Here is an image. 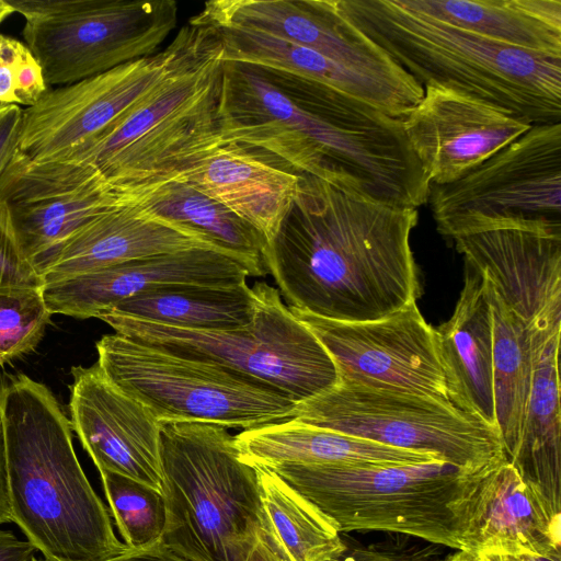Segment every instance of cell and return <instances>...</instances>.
<instances>
[{
    "label": "cell",
    "instance_id": "6da1fadb",
    "mask_svg": "<svg viewBox=\"0 0 561 561\" xmlns=\"http://www.w3.org/2000/svg\"><path fill=\"white\" fill-rule=\"evenodd\" d=\"M216 115L222 140L263 150L298 174L393 206L427 202L431 184L402 118L334 89L291 99L255 68L224 62Z\"/></svg>",
    "mask_w": 561,
    "mask_h": 561
},
{
    "label": "cell",
    "instance_id": "7a4b0ae2",
    "mask_svg": "<svg viewBox=\"0 0 561 561\" xmlns=\"http://www.w3.org/2000/svg\"><path fill=\"white\" fill-rule=\"evenodd\" d=\"M417 208L347 193L299 174L263 262L289 307L347 322L386 318L420 296L411 233Z\"/></svg>",
    "mask_w": 561,
    "mask_h": 561
},
{
    "label": "cell",
    "instance_id": "3957f363",
    "mask_svg": "<svg viewBox=\"0 0 561 561\" xmlns=\"http://www.w3.org/2000/svg\"><path fill=\"white\" fill-rule=\"evenodd\" d=\"M12 523L44 561H110L129 549L75 453L50 390L24 374L0 385Z\"/></svg>",
    "mask_w": 561,
    "mask_h": 561
},
{
    "label": "cell",
    "instance_id": "277c9868",
    "mask_svg": "<svg viewBox=\"0 0 561 561\" xmlns=\"http://www.w3.org/2000/svg\"><path fill=\"white\" fill-rule=\"evenodd\" d=\"M343 15L423 87L437 84L531 126L561 123V57L494 42L401 0H336Z\"/></svg>",
    "mask_w": 561,
    "mask_h": 561
},
{
    "label": "cell",
    "instance_id": "5b68a950",
    "mask_svg": "<svg viewBox=\"0 0 561 561\" xmlns=\"http://www.w3.org/2000/svg\"><path fill=\"white\" fill-rule=\"evenodd\" d=\"M140 101L99 134L50 161L62 182L99 173L115 191L172 173L221 139L217 103L224 61L213 30ZM46 162V161H45Z\"/></svg>",
    "mask_w": 561,
    "mask_h": 561
},
{
    "label": "cell",
    "instance_id": "8992f818",
    "mask_svg": "<svg viewBox=\"0 0 561 561\" xmlns=\"http://www.w3.org/2000/svg\"><path fill=\"white\" fill-rule=\"evenodd\" d=\"M264 467L325 515L341 534L398 533L455 551H463L468 503L490 470H466L442 460Z\"/></svg>",
    "mask_w": 561,
    "mask_h": 561
},
{
    "label": "cell",
    "instance_id": "52a82bcc",
    "mask_svg": "<svg viewBox=\"0 0 561 561\" xmlns=\"http://www.w3.org/2000/svg\"><path fill=\"white\" fill-rule=\"evenodd\" d=\"M160 541L187 561H249L263 508L254 466L226 427L162 423Z\"/></svg>",
    "mask_w": 561,
    "mask_h": 561
},
{
    "label": "cell",
    "instance_id": "ba28073f",
    "mask_svg": "<svg viewBox=\"0 0 561 561\" xmlns=\"http://www.w3.org/2000/svg\"><path fill=\"white\" fill-rule=\"evenodd\" d=\"M252 288L254 317L237 329L185 330L114 313L98 319L135 342L232 370L273 387L296 403L332 388L337 382L335 365L313 333L283 302L276 288L264 282Z\"/></svg>",
    "mask_w": 561,
    "mask_h": 561
},
{
    "label": "cell",
    "instance_id": "9c48e42d",
    "mask_svg": "<svg viewBox=\"0 0 561 561\" xmlns=\"http://www.w3.org/2000/svg\"><path fill=\"white\" fill-rule=\"evenodd\" d=\"M98 366L125 394L162 423L191 422L249 430L294 417L280 391L217 365L176 356L116 332L96 342Z\"/></svg>",
    "mask_w": 561,
    "mask_h": 561
},
{
    "label": "cell",
    "instance_id": "30bf717a",
    "mask_svg": "<svg viewBox=\"0 0 561 561\" xmlns=\"http://www.w3.org/2000/svg\"><path fill=\"white\" fill-rule=\"evenodd\" d=\"M294 420L482 471L507 460L496 427L430 396L340 381L297 403Z\"/></svg>",
    "mask_w": 561,
    "mask_h": 561
},
{
    "label": "cell",
    "instance_id": "8fae6325",
    "mask_svg": "<svg viewBox=\"0 0 561 561\" xmlns=\"http://www.w3.org/2000/svg\"><path fill=\"white\" fill-rule=\"evenodd\" d=\"M48 85H66L156 53L178 23L173 0H7Z\"/></svg>",
    "mask_w": 561,
    "mask_h": 561
},
{
    "label": "cell",
    "instance_id": "7c38bea8",
    "mask_svg": "<svg viewBox=\"0 0 561 561\" xmlns=\"http://www.w3.org/2000/svg\"><path fill=\"white\" fill-rule=\"evenodd\" d=\"M427 202L449 239L501 228L561 233V123L531 126L459 180L431 184Z\"/></svg>",
    "mask_w": 561,
    "mask_h": 561
},
{
    "label": "cell",
    "instance_id": "4fadbf2b",
    "mask_svg": "<svg viewBox=\"0 0 561 561\" xmlns=\"http://www.w3.org/2000/svg\"><path fill=\"white\" fill-rule=\"evenodd\" d=\"M201 32L187 24L149 57L49 90L23 110L18 154L31 162L51 161L99 134L150 92L192 49Z\"/></svg>",
    "mask_w": 561,
    "mask_h": 561
},
{
    "label": "cell",
    "instance_id": "5bb4252c",
    "mask_svg": "<svg viewBox=\"0 0 561 561\" xmlns=\"http://www.w3.org/2000/svg\"><path fill=\"white\" fill-rule=\"evenodd\" d=\"M289 309L329 353L337 380L425 394L454 404L435 329L416 302L386 318L358 322Z\"/></svg>",
    "mask_w": 561,
    "mask_h": 561
},
{
    "label": "cell",
    "instance_id": "9a60e30c",
    "mask_svg": "<svg viewBox=\"0 0 561 561\" xmlns=\"http://www.w3.org/2000/svg\"><path fill=\"white\" fill-rule=\"evenodd\" d=\"M197 26H238L296 44L376 79L419 102L423 87L340 11L336 0H211Z\"/></svg>",
    "mask_w": 561,
    "mask_h": 561
},
{
    "label": "cell",
    "instance_id": "2e32d148",
    "mask_svg": "<svg viewBox=\"0 0 561 561\" xmlns=\"http://www.w3.org/2000/svg\"><path fill=\"white\" fill-rule=\"evenodd\" d=\"M402 118L404 134L430 184L465 176L531 125L458 91L426 84Z\"/></svg>",
    "mask_w": 561,
    "mask_h": 561
},
{
    "label": "cell",
    "instance_id": "e0dca14e",
    "mask_svg": "<svg viewBox=\"0 0 561 561\" xmlns=\"http://www.w3.org/2000/svg\"><path fill=\"white\" fill-rule=\"evenodd\" d=\"M71 375V428L99 472H115L162 493V424L111 383L96 363L72 367Z\"/></svg>",
    "mask_w": 561,
    "mask_h": 561
},
{
    "label": "cell",
    "instance_id": "ac0fdd59",
    "mask_svg": "<svg viewBox=\"0 0 561 561\" xmlns=\"http://www.w3.org/2000/svg\"><path fill=\"white\" fill-rule=\"evenodd\" d=\"M252 270L213 249L158 254L46 283L42 293L51 314L98 318L122 300L150 288L193 284L233 286L247 283Z\"/></svg>",
    "mask_w": 561,
    "mask_h": 561
},
{
    "label": "cell",
    "instance_id": "d6986e66",
    "mask_svg": "<svg viewBox=\"0 0 561 561\" xmlns=\"http://www.w3.org/2000/svg\"><path fill=\"white\" fill-rule=\"evenodd\" d=\"M161 179L186 182L216 199L268 244L293 205L299 174L263 150L219 139Z\"/></svg>",
    "mask_w": 561,
    "mask_h": 561
},
{
    "label": "cell",
    "instance_id": "ffe728a7",
    "mask_svg": "<svg viewBox=\"0 0 561 561\" xmlns=\"http://www.w3.org/2000/svg\"><path fill=\"white\" fill-rule=\"evenodd\" d=\"M453 240L465 263L531 327L561 314V233L501 228Z\"/></svg>",
    "mask_w": 561,
    "mask_h": 561
},
{
    "label": "cell",
    "instance_id": "44dd1931",
    "mask_svg": "<svg viewBox=\"0 0 561 561\" xmlns=\"http://www.w3.org/2000/svg\"><path fill=\"white\" fill-rule=\"evenodd\" d=\"M196 248L221 251L196 233L159 220L134 204L121 203L32 264L46 284L131 260Z\"/></svg>",
    "mask_w": 561,
    "mask_h": 561
},
{
    "label": "cell",
    "instance_id": "7402d4cb",
    "mask_svg": "<svg viewBox=\"0 0 561 561\" xmlns=\"http://www.w3.org/2000/svg\"><path fill=\"white\" fill-rule=\"evenodd\" d=\"M560 528L561 518L505 460L483 476L469 500L463 551L561 558Z\"/></svg>",
    "mask_w": 561,
    "mask_h": 561
},
{
    "label": "cell",
    "instance_id": "603a6c76",
    "mask_svg": "<svg viewBox=\"0 0 561 561\" xmlns=\"http://www.w3.org/2000/svg\"><path fill=\"white\" fill-rule=\"evenodd\" d=\"M208 28L220 44L224 62L253 67L279 89L301 83L321 84L397 118H403L419 104L389 85L309 48L244 27Z\"/></svg>",
    "mask_w": 561,
    "mask_h": 561
},
{
    "label": "cell",
    "instance_id": "cb8c5ba5",
    "mask_svg": "<svg viewBox=\"0 0 561 561\" xmlns=\"http://www.w3.org/2000/svg\"><path fill=\"white\" fill-rule=\"evenodd\" d=\"M561 317L531 328L533 376L522 434L508 460L550 514L561 518Z\"/></svg>",
    "mask_w": 561,
    "mask_h": 561
},
{
    "label": "cell",
    "instance_id": "d4e9b609",
    "mask_svg": "<svg viewBox=\"0 0 561 561\" xmlns=\"http://www.w3.org/2000/svg\"><path fill=\"white\" fill-rule=\"evenodd\" d=\"M435 334L454 405L497 428L491 309L482 275L467 263L454 312Z\"/></svg>",
    "mask_w": 561,
    "mask_h": 561
},
{
    "label": "cell",
    "instance_id": "484cf974",
    "mask_svg": "<svg viewBox=\"0 0 561 561\" xmlns=\"http://www.w3.org/2000/svg\"><path fill=\"white\" fill-rule=\"evenodd\" d=\"M251 465H409L439 458L385 446L294 419L243 430L234 436ZM443 461V460H442Z\"/></svg>",
    "mask_w": 561,
    "mask_h": 561
},
{
    "label": "cell",
    "instance_id": "4316f807",
    "mask_svg": "<svg viewBox=\"0 0 561 561\" xmlns=\"http://www.w3.org/2000/svg\"><path fill=\"white\" fill-rule=\"evenodd\" d=\"M122 203L201 236L219 250L247 264L253 276H263L266 240L248 222L191 184L161 179L116 191Z\"/></svg>",
    "mask_w": 561,
    "mask_h": 561
},
{
    "label": "cell",
    "instance_id": "83f0119b",
    "mask_svg": "<svg viewBox=\"0 0 561 561\" xmlns=\"http://www.w3.org/2000/svg\"><path fill=\"white\" fill-rule=\"evenodd\" d=\"M419 13L514 48L561 57V0H401Z\"/></svg>",
    "mask_w": 561,
    "mask_h": 561
},
{
    "label": "cell",
    "instance_id": "f1b7e54d",
    "mask_svg": "<svg viewBox=\"0 0 561 561\" xmlns=\"http://www.w3.org/2000/svg\"><path fill=\"white\" fill-rule=\"evenodd\" d=\"M255 305L254 290L247 283L233 286L176 284L141 291L104 313L185 330L215 331L250 324Z\"/></svg>",
    "mask_w": 561,
    "mask_h": 561
},
{
    "label": "cell",
    "instance_id": "f546056e",
    "mask_svg": "<svg viewBox=\"0 0 561 561\" xmlns=\"http://www.w3.org/2000/svg\"><path fill=\"white\" fill-rule=\"evenodd\" d=\"M484 287L492 319L496 425L506 459L510 460L522 434L530 391L533 327L485 279Z\"/></svg>",
    "mask_w": 561,
    "mask_h": 561
},
{
    "label": "cell",
    "instance_id": "4dcf8cb0",
    "mask_svg": "<svg viewBox=\"0 0 561 561\" xmlns=\"http://www.w3.org/2000/svg\"><path fill=\"white\" fill-rule=\"evenodd\" d=\"M119 204L118 193L99 178L73 192L8 205L18 244L33 263Z\"/></svg>",
    "mask_w": 561,
    "mask_h": 561
},
{
    "label": "cell",
    "instance_id": "1f68e13d",
    "mask_svg": "<svg viewBox=\"0 0 561 561\" xmlns=\"http://www.w3.org/2000/svg\"><path fill=\"white\" fill-rule=\"evenodd\" d=\"M261 504L291 561H332L344 549L336 526L268 468L252 465Z\"/></svg>",
    "mask_w": 561,
    "mask_h": 561
},
{
    "label": "cell",
    "instance_id": "d6a6232c",
    "mask_svg": "<svg viewBox=\"0 0 561 561\" xmlns=\"http://www.w3.org/2000/svg\"><path fill=\"white\" fill-rule=\"evenodd\" d=\"M108 512L123 542L140 549L160 540L165 523L161 492L128 477L100 472Z\"/></svg>",
    "mask_w": 561,
    "mask_h": 561
},
{
    "label": "cell",
    "instance_id": "836d02e7",
    "mask_svg": "<svg viewBox=\"0 0 561 561\" xmlns=\"http://www.w3.org/2000/svg\"><path fill=\"white\" fill-rule=\"evenodd\" d=\"M50 316L42 287L0 289V366L37 346Z\"/></svg>",
    "mask_w": 561,
    "mask_h": 561
},
{
    "label": "cell",
    "instance_id": "e575fe53",
    "mask_svg": "<svg viewBox=\"0 0 561 561\" xmlns=\"http://www.w3.org/2000/svg\"><path fill=\"white\" fill-rule=\"evenodd\" d=\"M49 90L43 69L27 45L0 34V106L31 107Z\"/></svg>",
    "mask_w": 561,
    "mask_h": 561
},
{
    "label": "cell",
    "instance_id": "d590c367",
    "mask_svg": "<svg viewBox=\"0 0 561 561\" xmlns=\"http://www.w3.org/2000/svg\"><path fill=\"white\" fill-rule=\"evenodd\" d=\"M343 551L332 561H448L455 550L413 536L385 533L373 540L344 537Z\"/></svg>",
    "mask_w": 561,
    "mask_h": 561
},
{
    "label": "cell",
    "instance_id": "8d00e7d4",
    "mask_svg": "<svg viewBox=\"0 0 561 561\" xmlns=\"http://www.w3.org/2000/svg\"><path fill=\"white\" fill-rule=\"evenodd\" d=\"M33 264L21 251L15 239L9 205L0 201V289L10 287H43Z\"/></svg>",
    "mask_w": 561,
    "mask_h": 561
},
{
    "label": "cell",
    "instance_id": "74e56055",
    "mask_svg": "<svg viewBox=\"0 0 561 561\" xmlns=\"http://www.w3.org/2000/svg\"><path fill=\"white\" fill-rule=\"evenodd\" d=\"M22 125L23 108L21 106H0V182L19 151Z\"/></svg>",
    "mask_w": 561,
    "mask_h": 561
},
{
    "label": "cell",
    "instance_id": "f35d334b",
    "mask_svg": "<svg viewBox=\"0 0 561 561\" xmlns=\"http://www.w3.org/2000/svg\"><path fill=\"white\" fill-rule=\"evenodd\" d=\"M249 561H291L286 550L274 535L264 512L261 526L257 530L256 543Z\"/></svg>",
    "mask_w": 561,
    "mask_h": 561
},
{
    "label": "cell",
    "instance_id": "ab89813d",
    "mask_svg": "<svg viewBox=\"0 0 561 561\" xmlns=\"http://www.w3.org/2000/svg\"><path fill=\"white\" fill-rule=\"evenodd\" d=\"M35 548L12 531L0 529V561H30Z\"/></svg>",
    "mask_w": 561,
    "mask_h": 561
},
{
    "label": "cell",
    "instance_id": "60d3db41",
    "mask_svg": "<svg viewBox=\"0 0 561 561\" xmlns=\"http://www.w3.org/2000/svg\"><path fill=\"white\" fill-rule=\"evenodd\" d=\"M110 561H187L165 547L160 540L128 552Z\"/></svg>",
    "mask_w": 561,
    "mask_h": 561
},
{
    "label": "cell",
    "instance_id": "b9f144b4",
    "mask_svg": "<svg viewBox=\"0 0 561 561\" xmlns=\"http://www.w3.org/2000/svg\"><path fill=\"white\" fill-rule=\"evenodd\" d=\"M12 523L5 445L0 421V524Z\"/></svg>",
    "mask_w": 561,
    "mask_h": 561
},
{
    "label": "cell",
    "instance_id": "7bdbcfd3",
    "mask_svg": "<svg viewBox=\"0 0 561 561\" xmlns=\"http://www.w3.org/2000/svg\"><path fill=\"white\" fill-rule=\"evenodd\" d=\"M474 557L477 561H523L519 557L499 553H482Z\"/></svg>",
    "mask_w": 561,
    "mask_h": 561
},
{
    "label": "cell",
    "instance_id": "ee69618b",
    "mask_svg": "<svg viewBox=\"0 0 561 561\" xmlns=\"http://www.w3.org/2000/svg\"><path fill=\"white\" fill-rule=\"evenodd\" d=\"M14 13L13 8L7 0H0V25Z\"/></svg>",
    "mask_w": 561,
    "mask_h": 561
},
{
    "label": "cell",
    "instance_id": "f6af8a7d",
    "mask_svg": "<svg viewBox=\"0 0 561 561\" xmlns=\"http://www.w3.org/2000/svg\"><path fill=\"white\" fill-rule=\"evenodd\" d=\"M448 561H477V559L467 551H455Z\"/></svg>",
    "mask_w": 561,
    "mask_h": 561
},
{
    "label": "cell",
    "instance_id": "bcb514c9",
    "mask_svg": "<svg viewBox=\"0 0 561 561\" xmlns=\"http://www.w3.org/2000/svg\"><path fill=\"white\" fill-rule=\"evenodd\" d=\"M523 561H561V558H548L538 556H520Z\"/></svg>",
    "mask_w": 561,
    "mask_h": 561
},
{
    "label": "cell",
    "instance_id": "7dc6e473",
    "mask_svg": "<svg viewBox=\"0 0 561 561\" xmlns=\"http://www.w3.org/2000/svg\"><path fill=\"white\" fill-rule=\"evenodd\" d=\"M30 561H44V560H39V559H37V558H35V557L33 556V557L31 558V560H30Z\"/></svg>",
    "mask_w": 561,
    "mask_h": 561
}]
</instances>
